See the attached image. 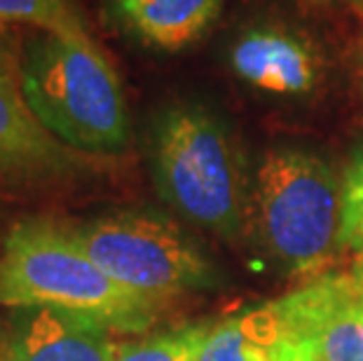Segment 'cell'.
<instances>
[{"label": "cell", "mask_w": 363, "mask_h": 361, "mask_svg": "<svg viewBox=\"0 0 363 361\" xmlns=\"http://www.w3.org/2000/svg\"><path fill=\"white\" fill-rule=\"evenodd\" d=\"M0 305L59 307L101 321L115 333H141L160 301L125 289L84 253L54 218L17 221L0 256Z\"/></svg>", "instance_id": "6da1fadb"}, {"label": "cell", "mask_w": 363, "mask_h": 361, "mask_svg": "<svg viewBox=\"0 0 363 361\" xmlns=\"http://www.w3.org/2000/svg\"><path fill=\"white\" fill-rule=\"evenodd\" d=\"M21 80L33 115L68 148L91 157L129 145L125 91L91 35L38 30L21 48Z\"/></svg>", "instance_id": "7a4b0ae2"}, {"label": "cell", "mask_w": 363, "mask_h": 361, "mask_svg": "<svg viewBox=\"0 0 363 361\" xmlns=\"http://www.w3.org/2000/svg\"><path fill=\"white\" fill-rule=\"evenodd\" d=\"M150 169L157 195L181 216L228 242L242 237L249 183L242 150L218 113L195 101L160 111L150 127Z\"/></svg>", "instance_id": "3957f363"}, {"label": "cell", "mask_w": 363, "mask_h": 361, "mask_svg": "<svg viewBox=\"0 0 363 361\" xmlns=\"http://www.w3.org/2000/svg\"><path fill=\"white\" fill-rule=\"evenodd\" d=\"M251 216L260 242L289 277L312 282L342 253V183L314 150L277 145L262 155Z\"/></svg>", "instance_id": "277c9868"}, {"label": "cell", "mask_w": 363, "mask_h": 361, "mask_svg": "<svg viewBox=\"0 0 363 361\" xmlns=\"http://www.w3.org/2000/svg\"><path fill=\"white\" fill-rule=\"evenodd\" d=\"M66 226L108 277L152 301L211 291L220 282L199 244L160 211L120 209Z\"/></svg>", "instance_id": "5b68a950"}, {"label": "cell", "mask_w": 363, "mask_h": 361, "mask_svg": "<svg viewBox=\"0 0 363 361\" xmlns=\"http://www.w3.org/2000/svg\"><path fill=\"white\" fill-rule=\"evenodd\" d=\"M260 310L272 361H363V301L350 272L321 274Z\"/></svg>", "instance_id": "8992f818"}, {"label": "cell", "mask_w": 363, "mask_h": 361, "mask_svg": "<svg viewBox=\"0 0 363 361\" xmlns=\"http://www.w3.org/2000/svg\"><path fill=\"white\" fill-rule=\"evenodd\" d=\"M89 165V155L54 139L30 111L21 80V52L0 28V179L57 181L80 174Z\"/></svg>", "instance_id": "52a82bcc"}, {"label": "cell", "mask_w": 363, "mask_h": 361, "mask_svg": "<svg viewBox=\"0 0 363 361\" xmlns=\"http://www.w3.org/2000/svg\"><path fill=\"white\" fill-rule=\"evenodd\" d=\"M230 71L251 89L281 99H305L323 80V55L310 35L274 21L242 28L228 50Z\"/></svg>", "instance_id": "ba28073f"}, {"label": "cell", "mask_w": 363, "mask_h": 361, "mask_svg": "<svg viewBox=\"0 0 363 361\" xmlns=\"http://www.w3.org/2000/svg\"><path fill=\"white\" fill-rule=\"evenodd\" d=\"M101 321L59 307L14 310L5 361H115L120 345Z\"/></svg>", "instance_id": "9c48e42d"}, {"label": "cell", "mask_w": 363, "mask_h": 361, "mask_svg": "<svg viewBox=\"0 0 363 361\" xmlns=\"http://www.w3.org/2000/svg\"><path fill=\"white\" fill-rule=\"evenodd\" d=\"M225 0H106L111 24L145 50L176 55L208 33Z\"/></svg>", "instance_id": "30bf717a"}, {"label": "cell", "mask_w": 363, "mask_h": 361, "mask_svg": "<svg viewBox=\"0 0 363 361\" xmlns=\"http://www.w3.org/2000/svg\"><path fill=\"white\" fill-rule=\"evenodd\" d=\"M197 361H272L260 307L213 324Z\"/></svg>", "instance_id": "8fae6325"}, {"label": "cell", "mask_w": 363, "mask_h": 361, "mask_svg": "<svg viewBox=\"0 0 363 361\" xmlns=\"http://www.w3.org/2000/svg\"><path fill=\"white\" fill-rule=\"evenodd\" d=\"M0 21L64 35H91L75 0H0Z\"/></svg>", "instance_id": "7c38bea8"}, {"label": "cell", "mask_w": 363, "mask_h": 361, "mask_svg": "<svg viewBox=\"0 0 363 361\" xmlns=\"http://www.w3.org/2000/svg\"><path fill=\"white\" fill-rule=\"evenodd\" d=\"M211 328L213 324H188L138 343H122L115 361H197Z\"/></svg>", "instance_id": "4fadbf2b"}, {"label": "cell", "mask_w": 363, "mask_h": 361, "mask_svg": "<svg viewBox=\"0 0 363 361\" xmlns=\"http://www.w3.org/2000/svg\"><path fill=\"white\" fill-rule=\"evenodd\" d=\"M342 228L340 251H363V141L350 155L342 176Z\"/></svg>", "instance_id": "5bb4252c"}, {"label": "cell", "mask_w": 363, "mask_h": 361, "mask_svg": "<svg viewBox=\"0 0 363 361\" xmlns=\"http://www.w3.org/2000/svg\"><path fill=\"white\" fill-rule=\"evenodd\" d=\"M350 274H352L354 284H357V289H359V294H361V301H363V251L357 253V258H354Z\"/></svg>", "instance_id": "9a60e30c"}, {"label": "cell", "mask_w": 363, "mask_h": 361, "mask_svg": "<svg viewBox=\"0 0 363 361\" xmlns=\"http://www.w3.org/2000/svg\"><path fill=\"white\" fill-rule=\"evenodd\" d=\"M347 3H350L359 14H363V0H347Z\"/></svg>", "instance_id": "2e32d148"}, {"label": "cell", "mask_w": 363, "mask_h": 361, "mask_svg": "<svg viewBox=\"0 0 363 361\" xmlns=\"http://www.w3.org/2000/svg\"><path fill=\"white\" fill-rule=\"evenodd\" d=\"M300 3H307V5H328L330 0H300Z\"/></svg>", "instance_id": "e0dca14e"}, {"label": "cell", "mask_w": 363, "mask_h": 361, "mask_svg": "<svg viewBox=\"0 0 363 361\" xmlns=\"http://www.w3.org/2000/svg\"><path fill=\"white\" fill-rule=\"evenodd\" d=\"M0 361H5V350H3V343H0Z\"/></svg>", "instance_id": "ac0fdd59"}]
</instances>
